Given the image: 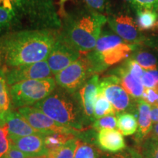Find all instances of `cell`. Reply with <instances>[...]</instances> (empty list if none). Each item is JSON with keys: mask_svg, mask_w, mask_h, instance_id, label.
I'll return each instance as SVG.
<instances>
[{"mask_svg": "<svg viewBox=\"0 0 158 158\" xmlns=\"http://www.w3.org/2000/svg\"><path fill=\"white\" fill-rule=\"evenodd\" d=\"M106 22L107 17L102 13L82 6L64 13L59 34L81 54H87L95 47Z\"/></svg>", "mask_w": 158, "mask_h": 158, "instance_id": "7a4b0ae2", "label": "cell"}, {"mask_svg": "<svg viewBox=\"0 0 158 158\" xmlns=\"http://www.w3.org/2000/svg\"><path fill=\"white\" fill-rule=\"evenodd\" d=\"M86 6L98 13H103L106 10V0H84Z\"/></svg>", "mask_w": 158, "mask_h": 158, "instance_id": "1f68e13d", "label": "cell"}, {"mask_svg": "<svg viewBox=\"0 0 158 158\" xmlns=\"http://www.w3.org/2000/svg\"><path fill=\"white\" fill-rule=\"evenodd\" d=\"M100 152L93 143L77 138L74 158H100Z\"/></svg>", "mask_w": 158, "mask_h": 158, "instance_id": "cb8c5ba5", "label": "cell"}, {"mask_svg": "<svg viewBox=\"0 0 158 158\" xmlns=\"http://www.w3.org/2000/svg\"><path fill=\"white\" fill-rule=\"evenodd\" d=\"M8 86L29 80L49 78L52 75L47 61L28 64L4 70Z\"/></svg>", "mask_w": 158, "mask_h": 158, "instance_id": "7c38bea8", "label": "cell"}, {"mask_svg": "<svg viewBox=\"0 0 158 158\" xmlns=\"http://www.w3.org/2000/svg\"><path fill=\"white\" fill-rule=\"evenodd\" d=\"M127 1H129V2H130V3H131V2H132V1H133V0H127Z\"/></svg>", "mask_w": 158, "mask_h": 158, "instance_id": "7bdbcfd3", "label": "cell"}, {"mask_svg": "<svg viewBox=\"0 0 158 158\" xmlns=\"http://www.w3.org/2000/svg\"><path fill=\"white\" fill-rule=\"evenodd\" d=\"M157 13H158V3H157Z\"/></svg>", "mask_w": 158, "mask_h": 158, "instance_id": "f6af8a7d", "label": "cell"}, {"mask_svg": "<svg viewBox=\"0 0 158 158\" xmlns=\"http://www.w3.org/2000/svg\"><path fill=\"white\" fill-rule=\"evenodd\" d=\"M154 29H155L156 31H158V19H157V22H156V24L155 26V28H154Z\"/></svg>", "mask_w": 158, "mask_h": 158, "instance_id": "60d3db41", "label": "cell"}, {"mask_svg": "<svg viewBox=\"0 0 158 158\" xmlns=\"http://www.w3.org/2000/svg\"><path fill=\"white\" fill-rule=\"evenodd\" d=\"M94 75L92 66L84 54L68 68L55 75L54 78L59 88L75 93Z\"/></svg>", "mask_w": 158, "mask_h": 158, "instance_id": "52a82bcc", "label": "cell"}, {"mask_svg": "<svg viewBox=\"0 0 158 158\" xmlns=\"http://www.w3.org/2000/svg\"><path fill=\"white\" fill-rule=\"evenodd\" d=\"M59 31L23 30L9 31L0 36L2 69L45 61L52 51Z\"/></svg>", "mask_w": 158, "mask_h": 158, "instance_id": "6da1fadb", "label": "cell"}, {"mask_svg": "<svg viewBox=\"0 0 158 158\" xmlns=\"http://www.w3.org/2000/svg\"><path fill=\"white\" fill-rule=\"evenodd\" d=\"M8 89V86L6 81L5 73L3 69L0 68V94Z\"/></svg>", "mask_w": 158, "mask_h": 158, "instance_id": "8d00e7d4", "label": "cell"}, {"mask_svg": "<svg viewBox=\"0 0 158 158\" xmlns=\"http://www.w3.org/2000/svg\"><path fill=\"white\" fill-rule=\"evenodd\" d=\"M110 75L118 77L120 85L133 99L138 100L142 98L145 89L141 79L136 78L130 73L124 62L120 66L114 69Z\"/></svg>", "mask_w": 158, "mask_h": 158, "instance_id": "2e32d148", "label": "cell"}, {"mask_svg": "<svg viewBox=\"0 0 158 158\" xmlns=\"http://www.w3.org/2000/svg\"><path fill=\"white\" fill-rule=\"evenodd\" d=\"M97 143L102 150L111 153H118L127 148L123 135L118 130L113 129L99 130Z\"/></svg>", "mask_w": 158, "mask_h": 158, "instance_id": "e0dca14e", "label": "cell"}, {"mask_svg": "<svg viewBox=\"0 0 158 158\" xmlns=\"http://www.w3.org/2000/svg\"><path fill=\"white\" fill-rule=\"evenodd\" d=\"M130 58L135 60L143 70H158V56L154 51L140 46L132 53Z\"/></svg>", "mask_w": 158, "mask_h": 158, "instance_id": "d6986e66", "label": "cell"}, {"mask_svg": "<svg viewBox=\"0 0 158 158\" xmlns=\"http://www.w3.org/2000/svg\"><path fill=\"white\" fill-rule=\"evenodd\" d=\"M113 158H143L142 154L135 149L132 148H126L119 152L116 153L112 155Z\"/></svg>", "mask_w": 158, "mask_h": 158, "instance_id": "4dcf8cb0", "label": "cell"}, {"mask_svg": "<svg viewBox=\"0 0 158 158\" xmlns=\"http://www.w3.org/2000/svg\"><path fill=\"white\" fill-rule=\"evenodd\" d=\"M158 0H133L132 5L135 10H150L157 12Z\"/></svg>", "mask_w": 158, "mask_h": 158, "instance_id": "f1b7e54d", "label": "cell"}, {"mask_svg": "<svg viewBox=\"0 0 158 158\" xmlns=\"http://www.w3.org/2000/svg\"><path fill=\"white\" fill-rule=\"evenodd\" d=\"M116 110L102 92L98 90L94 104V120L108 115H115Z\"/></svg>", "mask_w": 158, "mask_h": 158, "instance_id": "603a6c76", "label": "cell"}, {"mask_svg": "<svg viewBox=\"0 0 158 158\" xmlns=\"http://www.w3.org/2000/svg\"><path fill=\"white\" fill-rule=\"evenodd\" d=\"M77 134L73 133H51L45 135L44 141L48 153L54 151L70 140L76 138Z\"/></svg>", "mask_w": 158, "mask_h": 158, "instance_id": "7402d4cb", "label": "cell"}, {"mask_svg": "<svg viewBox=\"0 0 158 158\" xmlns=\"http://www.w3.org/2000/svg\"><path fill=\"white\" fill-rule=\"evenodd\" d=\"M106 158H113V157H112V156H110V157H106Z\"/></svg>", "mask_w": 158, "mask_h": 158, "instance_id": "ee69618b", "label": "cell"}, {"mask_svg": "<svg viewBox=\"0 0 158 158\" xmlns=\"http://www.w3.org/2000/svg\"><path fill=\"white\" fill-rule=\"evenodd\" d=\"M57 123L81 131L86 125L76 93L59 88L33 106Z\"/></svg>", "mask_w": 158, "mask_h": 158, "instance_id": "277c9868", "label": "cell"}, {"mask_svg": "<svg viewBox=\"0 0 158 158\" xmlns=\"http://www.w3.org/2000/svg\"><path fill=\"white\" fill-rule=\"evenodd\" d=\"M15 18V15L13 11L0 6V34L13 31Z\"/></svg>", "mask_w": 158, "mask_h": 158, "instance_id": "484cf974", "label": "cell"}, {"mask_svg": "<svg viewBox=\"0 0 158 158\" xmlns=\"http://www.w3.org/2000/svg\"><path fill=\"white\" fill-rule=\"evenodd\" d=\"M56 86L53 77L18 83L9 88L11 103L15 108L35 106L50 95Z\"/></svg>", "mask_w": 158, "mask_h": 158, "instance_id": "8992f818", "label": "cell"}, {"mask_svg": "<svg viewBox=\"0 0 158 158\" xmlns=\"http://www.w3.org/2000/svg\"><path fill=\"white\" fill-rule=\"evenodd\" d=\"M27 158H48V155H40V156H32V157H27Z\"/></svg>", "mask_w": 158, "mask_h": 158, "instance_id": "ab89813d", "label": "cell"}, {"mask_svg": "<svg viewBox=\"0 0 158 158\" xmlns=\"http://www.w3.org/2000/svg\"><path fill=\"white\" fill-rule=\"evenodd\" d=\"M44 134H37L21 137L9 136L10 146L22 152L27 157L47 155L48 151L45 145Z\"/></svg>", "mask_w": 158, "mask_h": 158, "instance_id": "9a60e30c", "label": "cell"}, {"mask_svg": "<svg viewBox=\"0 0 158 158\" xmlns=\"http://www.w3.org/2000/svg\"><path fill=\"white\" fill-rule=\"evenodd\" d=\"M117 127L123 135H132L138 130V124L136 116L130 112L117 114Z\"/></svg>", "mask_w": 158, "mask_h": 158, "instance_id": "ffe728a7", "label": "cell"}, {"mask_svg": "<svg viewBox=\"0 0 158 158\" xmlns=\"http://www.w3.org/2000/svg\"><path fill=\"white\" fill-rule=\"evenodd\" d=\"M137 114L138 127L135 139L139 143L143 142L151 133L152 120L151 117V106L142 99L137 100Z\"/></svg>", "mask_w": 158, "mask_h": 158, "instance_id": "ac0fdd59", "label": "cell"}, {"mask_svg": "<svg viewBox=\"0 0 158 158\" xmlns=\"http://www.w3.org/2000/svg\"><path fill=\"white\" fill-rule=\"evenodd\" d=\"M19 0H0V6L4 8L13 11Z\"/></svg>", "mask_w": 158, "mask_h": 158, "instance_id": "d590c367", "label": "cell"}, {"mask_svg": "<svg viewBox=\"0 0 158 158\" xmlns=\"http://www.w3.org/2000/svg\"><path fill=\"white\" fill-rule=\"evenodd\" d=\"M67 1H68V0H60L61 5H63V4H64L65 2H67Z\"/></svg>", "mask_w": 158, "mask_h": 158, "instance_id": "b9f144b4", "label": "cell"}, {"mask_svg": "<svg viewBox=\"0 0 158 158\" xmlns=\"http://www.w3.org/2000/svg\"><path fill=\"white\" fill-rule=\"evenodd\" d=\"M0 125L7 127L10 137L43 134L31 127L18 111L10 109L0 115Z\"/></svg>", "mask_w": 158, "mask_h": 158, "instance_id": "5bb4252c", "label": "cell"}, {"mask_svg": "<svg viewBox=\"0 0 158 158\" xmlns=\"http://www.w3.org/2000/svg\"><path fill=\"white\" fill-rule=\"evenodd\" d=\"M142 100L151 106L158 104V91L154 88L147 89L144 90Z\"/></svg>", "mask_w": 158, "mask_h": 158, "instance_id": "f546056e", "label": "cell"}, {"mask_svg": "<svg viewBox=\"0 0 158 158\" xmlns=\"http://www.w3.org/2000/svg\"><path fill=\"white\" fill-rule=\"evenodd\" d=\"M77 145V138L67 142L64 145L54 151L49 152L48 158H74Z\"/></svg>", "mask_w": 158, "mask_h": 158, "instance_id": "d4e9b609", "label": "cell"}, {"mask_svg": "<svg viewBox=\"0 0 158 158\" xmlns=\"http://www.w3.org/2000/svg\"><path fill=\"white\" fill-rule=\"evenodd\" d=\"M143 46H146L151 49L152 48L158 56V37H147V40L144 42Z\"/></svg>", "mask_w": 158, "mask_h": 158, "instance_id": "836d02e7", "label": "cell"}, {"mask_svg": "<svg viewBox=\"0 0 158 158\" xmlns=\"http://www.w3.org/2000/svg\"><path fill=\"white\" fill-rule=\"evenodd\" d=\"M141 81L144 87H146L147 89L155 88L156 86L155 80L150 71L146 70L143 73V76L141 78Z\"/></svg>", "mask_w": 158, "mask_h": 158, "instance_id": "d6a6232c", "label": "cell"}, {"mask_svg": "<svg viewBox=\"0 0 158 158\" xmlns=\"http://www.w3.org/2000/svg\"><path fill=\"white\" fill-rule=\"evenodd\" d=\"M13 12L15 15L13 31H59L62 27L54 0H19Z\"/></svg>", "mask_w": 158, "mask_h": 158, "instance_id": "3957f363", "label": "cell"}, {"mask_svg": "<svg viewBox=\"0 0 158 158\" xmlns=\"http://www.w3.org/2000/svg\"><path fill=\"white\" fill-rule=\"evenodd\" d=\"M143 158H158V138L147 137L141 147Z\"/></svg>", "mask_w": 158, "mask_h": 158, "instance_id": "4316f807", "label": "cell"}, {"mask_svg": "<svg viewBox=\"0 0 158 158\" xmlns=\"http://www.w3.org/2000/svg\"><path fill=\"white\" fill-rule=\"evenodd\" d=\"M151 117L153 123H158V104L151 106Z\"/></svg>", "mask_w": 158, "mask_h": 158, "instance_id": "74e56055", "label": "cell"}, {"mask_svg": "<svg viewBox=\"0 0 158 158\" xmlns=\"http://www.w3.org/2000/svg\"><path fill=\"white\" fill-rule=\"evenodd\" d=\"M92 126L94 129L98 131L102 129L115 130V128L117 127V118L115 115L103 116V117L94 120Z\"/></svg>", "mask_w": 158, "mask_h": 158, "instance_id": "83f0119b", "label": "cell"}, {"mask_svg": "<svg viewBox=\"0 0 158 158\" xmlns=\"http://www.w3.org/2000/svg\"><path fill=\"white\" fill-rule=\"evenodd\" d=\"M98 90L102 92L117 114L137 110L135 109L137 102L134 103V99L120 85L117 76L108 75L102 78L99 82Z\"/></svg>", "mask_w": 158, "mask_h": 158, "instance_id": "ba28073f", "label": "cell"}, {"mask_svg": "<svg viewBox=\"0 0 158 158\" xmlns=\"http://www.w3.org/2000/svg\"><path fill=\"white\" fill-rule=\"evenodd\" d=\"M151 134H149V136L150 137H153L155 138H158V123H156L153 125L152 129ZM148 136V137H149Z\"/></svg>", "mask_w": 158, "mask_h": 158, "instance_id": "f35d334b", "label": "cell"}, {"mask_svg": "<svg viewBox=\"0 0 158 158\" xmlns=\"http://www.w3.org/2000/svg\"><path fill=\"white\" fill-rule=\"evenodd\" d=\"M138 47L140 46L125 42L117 35L102 32L94 48L85 55L94 74L98 75L109 67L126 60Z\"/></svg>", "mask_w": 158, "mask_h": 158, "instance_id": "5b68a950", "label": "cell"}, {"mask_svg": "<svg viewBox=\"0 0 158 158\" xmlns=\"http://www.w3.org/2000/svg\"><path fill=\"white\" fill-rule=\"evenodd\" d=\"M3 158H7V157H5H5H4Z\"/></svg>", "mask_w": 158, "mask_h": 158, "instance_id": "7dc6e473", "label": "cell"}, {"mask_svg": "<svg viewBox=\"0 0 158 158\" xmlns=\"http://www.w3.org/2000/svg\"><path fill=\"white\" fill-rule=\"evenodd\" d=\"M109 27L124 41L130 44L143 46L147 37L138 28L134 18L127 12L110 14L107 17Z\"/></svg>", "mask_w": 158, "mask_h": 158, "instance_id": "9c48e42d", "label": "cell"}, {"mask_svg": "<svg viewBox=\"0 0 158 158\" xmlns=\"http://www.w3.org/2000/svg\"><path fill=\"white\" fill-rule=\"evenodd\" d=\"M158 19V13L150 10H136V23L141 31H147L155 28Z\"/></svg>", "mask_w": 158, "mask_h": 158, "instance_id": "44dd1931", "label": "cell"}, {"mask_svg": "<svg viewBox=\"0 0 158 158\" xmlns=\"http://www.w3.org/2000/svg\"><path fill=\"white\" fill-rule=\"evenodd\" d=\"M0 68H2V67H1V63H0Z\"/></svg>", "mask_w": 158, "mask_h": 158, "instance_id": "bcb514c9", "label": "cell"}, {"mask_svg": "<svg viewBox=\"0 0 158 158\" xmlns=\"http://www.w3.org/2000/svg\"><path fill=\"white\" fill-rule=\"evenodd\" d=\"M17 111L34 129L45 135L51 133H73L78 135L80 133L78 130L57 123L34 106L18 108Z\"/></svg>", "mask_w": 158, "mask_h": 158, "instance_id": "30bf717a", "label": "cell"}, {"mask_svg": "<svg viewBox=\"0 0 158 158\" xmlns=\"http://www.w3.org/2000/svg\"><path fill=\"white\" fill-rule=\"evenodd\" d=\"M81 54L76 47L63 39L59 34L46 61L52 73L56 75L76 62Z\"/></svg>", "mask_w": 158, "mask_h": 158, "instance_id": "8fae6325", "label": "cell"}, {"mask_svg": "<svg viewBox=\"0 0 158 158\" xmlns=\"http://www.w3.org/2000/svg\"><path fill=\"white\" fill-rule=\"evenodd\" d=\"M100 78L98 75H94L84 83L76 92L80 102L86 124L94 121V104L98 93Z\"/></svg>", "mask_w": 158, "mask_h": 158, "instance_id": "4fadbf2b", "label": "cell"}, {"mask_svg": "<svg viewBox=\"0 0 158 158\" xmlns=\"http://www.w3.org/2000/svg\"><path fill=\"white\" fill-rule=\"evenodd\" d=\"M5 157L7 158H27V156L22 152L19 151V149L10 147L8 152L6 154Z\"/></svg>", "mask_w": 158, "mask_h": 158, "instance_id": "e575fe53", "label": "cell"}]
</instances>
